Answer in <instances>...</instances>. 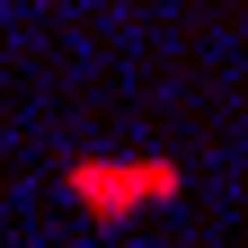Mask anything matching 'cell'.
I'll use <instances>...</instances> for the list:
<instances>
[{
    "instance_id": "obj_1",
    "label": "cell",
    "mask_w": 248,
    "mask_h": 248,
    "mask_svg": "<svg viewBox=\"0 0 248 248\" xmlns=\"http://www.w3.org/2000/svg\"><path fill=\"white\" fill-rule=\"evenodd\" d=\"M177 195V169L169 160H71V204H89L98 222H124V213Z\"/></svg>"
}]
</instances>
